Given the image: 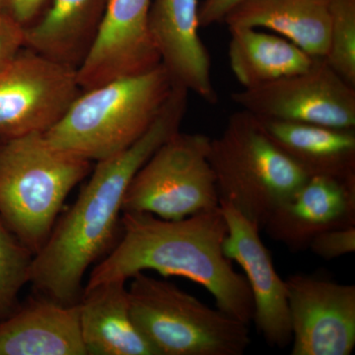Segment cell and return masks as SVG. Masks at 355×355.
I'll return each instance as SVG.
<instances>
[{"label":"cell","instance_id":"6da1fadb","mask_svg":"<svg viewBox=\"0 0 355 355\" xmlns=\"http://www.w3.org/2000/svg\"><path fill=\"white\" fill-rule=\"evenodd\" d=\"M189 92L174 86L150 128L125 150L98 161L76 202L58 219L46 244L32 261L31 282L40 295L60 304H78L89 266L107 256L121 233L128 184L153 153L180 127Z\"/></svg>","mask_w":355,"mask_h":355},{"label":"cell","instance_id":"7a4b0ae2","mask_svg":"<svg viewBox=\"0 0 355 355\" xmlns=\"http://www.w3.org/2000/svg\"><path fill=\"white\" fill-rule=\"evenodd\" d=\"M228 229L220 205L180 220L123 212L121 235L93 268L86 287L154 270L181 277L211 294L216 307L242 323L253 322L254 302L245 275L236 272L223 251Z\"/></svg>","mask_w":355,"mask_h":355},{"label":"cell","instance_id":"3957f363","mask_svg":"<svg viewBox=\"0 0 355 355\" xmlns=\"http://www.w3.org/2000/svg\"><path fill=\"white\" fill-rule=\"evenodd\" d=\"M174 86L160 64L144 73L83 91L44 137L53 146L89 161L111 157L146 132Z\"/></svg>","mask_w":355,"mask_h":355},{"label":"cell","instance_id":"277c9868","mask_svg":"<svg viewBox=\"0 0 355 355\" xmlns=\"http://www.w3.org/2000/svg\"><path fill=\"white\" fill-rule=\"evenodd\" d=\"M91 167L92 161L53 146L44 133L0 139V218L33 254Z\"/></svg>","mask_w":355,"mask_h":355},{"label":"cell","instance_id":"5b68a950","mask_svg":"<svg viewBox=\"0 0 355 355\" xmlns=\"http://www.w3.org/2000/svg\"><path fill=\"white\" fill-rule=\"evenodd\" d=\"M209 162L219 203L234 207L261 230L273 209L308 179L244 110L231 114L221 135L210 139Z\"/></svg>","mask_w":355,"mask_h":355},{"label":"cell","instance_id":"8992f818","mask_svg":"<svg viewBox=\"0 0 355 355\" xmlns=\"http://www.w3.org/2000/svg\"><path fill=\"white\" fill-rule=\"evenodd\" d=\"M130 279L133 323L158 355H242L249 347V324L209 308L168 280L144 272Z\"/></svg>","mask_w":355,"mask_h":355},{"label":"cell","instance_id":"52a82bcc","mask_svg":"<svg viewBox=\"0 0 355 355\" xmlns=\"http://www.w3.org/2000/svg\"><path fill=\"white\" fill-rule=\"evenodd\" d=\"M210 139L202 133L178 132L166 140L128 184L123 212L180 220L218 207Z\"/></svg>","mask_w":355,"mask_h":355},{"label":"cell","instance_id":"ba28073f","mask_svg":"<svg viewBox=\"0 0 355 355\" xmlns=\"http://www.w3.org/2000/svg\"><path fill=\"white\" fill-rule=\"evenodd\" d=\"M231 100L266 120L355 128V87L324 58H314L305 71L232 93Z\"/></svg>","mask_w":355,"mask_h":355},{"label":"cell","instance_id":"9c48e42d","mask_svg":"<svg viewBox=\"0 0 355 355\" xmlns=\"http://www.w3.org/2000/svg\"><path fill=\"white\" fill-rule=\"evenodd\" d=\"M81 92L77 67L22 49L0 72V139L46 132Z\"/></svg>","mask_w":355,"mask_h":355},{"label":"cell","instance_id":"30bf717a","mask_svg":"<svg viewBox=\"0 0 355 355\" xmlns=\"http://www.w3.org/2000/svg\"><path fill=\"white\" fill-rule=\"evenodd\" d=\"M291 355H349L355 347V286L324 277L286 280Z\"/></svg>","mask_w":355,"mask_h":355},{"label":"cell","instance_id":"8fae6325","mask_svg":"<svg viewBox=\"0 0 355 355\" xmlns=\"http://www.w3.org/2000/svg\"><path fill=\"white\" fill-rule=\"evenodd\" d=\"M153 0H108L94 39L77 67L81 91L161 64L149 32Z\"/></svg>","mask_w":355,"mask_h":355},{"label":"cell","instance_id":"7c38bea8","mask_svg":"<svg viewBox=\"0 0 355 355\" xmlns=\"http://www.w3.org/2000/svg\"><path fill=\"white\" fill-rule=\"evenodd\" d=\"M220 207L228 229L224 254L244 270L253 297V322L270 347L286 349L292 340L286 280L261 241L260 227L231 205Z\"/></svg>","mask_w":355,"mask_h":355},{"label":"cell","instance_id":"4fadbf2b","mask_svg":"<svg viewBox=\"0 0 355 355\" xmlns=\"http://www.w3.org/2000/svg\"><path fill=\"white\" fill-rule=\"evenodd\" d=\"M355 226V181L308 177L263 223L268 237L289 251H306L317 235Z\"/></svg>","mask_w":355,"mask_h":355},{"label":"cell","instance_id":"5bb4252c","mask_svg":"<svg viewBox=\"0 0 355 355\" xmlns=\"http://www.w3.org/2000/svg\"><path fill=\"white\" fill-rule=\"evenodd\" d=\"M149 32L173 84L216 105L211 60L198 36V0H153Z\"/></svg>","mask_w":355,"mask_h":355},{"label":"cell","instance_id":"9a60e30c","mask_svg":"<svg viewBox=\"0 0 355 355\" xmlns=\"http://www.w3.org/2000/svg\"><path fill=\"white\" fill-rule=\"evenodd\" d=\"M79 305L37 294L0 321V355H86Z\"/></svg>","mask_w":355,"mask_h":355},{"label":"cell","instance_id":"2e32d148","mask_svg":"<svg viewBox=\"0 0 355 355\" xmlns=\"http://www.w3.org/2000/svg\"><path fill=\"white\" fill-rule=\"evenodd\" d=\"M127 282L85 287L79 300L81 335L90 355H158L132 319Z\"/></svg>","mask_w":355,"mask_h":355},{"label":"cell","instance_id":"e0dca14e","mask_svg":"<svg viewBox=\"0 0 355 355\" xmlns=\"http://www.w3.org/2000/svg\"><path fill=\"white\" fill-rule=\"evenodd\" d=\"M258 120L273 144L308 177L355 181V128Z\"/></svg>","mask_w":355,"mask_h":355},{"label":"cell","instance_id":"ac0fdd59","mask_svg":"<svg viewBox=\"0 0 355 355\" xmlns=\"http://www.w3.org/2000/svg\"><path fill=\"white\" fill-rule=\"evenodd\" d=\"M223 23L228 28H266L311 57L326 58L330 46V0H243Z\"/></svg>","mask_w":355,"mask_h":355},{"label":"cell","instance_id":"d6986e66","mask_svg":"<svg viewBox=\"0 0 355 355\" xmlns=\"http://www.w3.org/2000/svg\"><path fill=\"white\" fill-rule=\"evenodd\" d=\"M229 64L243 89L305 71L314 62V57L279 35L248 27L229 28Z\"/></svg>","mask_w":355,"mask_h":355},{"label":"cell","instance_id":"ffe728a7","mask_svg":"<svg viewBox=\"0 0 355 355\" xmlns=\"http://www.w3.org/2000/svg\"><path fill=\"white\" fill-rule=\"evenodd\" d=\"M95 0H51L39 22L24 27L25 46L40 55L76 67L77 55L92 31Z\"/></svg>","mask_w":355,"mask_h":355},{"label":"cell","instance_id":"44dd1931","mask_svg":"<svg viewBox=\"0 0 355 355\" xmlns=\"http://www.w3.org/2000/svg\"><path fill=\"white\" fill-rule=\"evenodd\" d=\"M34 254L0 218V321L17 309L19 294L31 277Z\"/></svg>","mask_w":355,"mask_h":355},{"label":"cell","instance_id":"7402d4cb","mask_svg":"<svg viewBox=\"0 0 355 355\" xmlns=\"http://www.w3.org/2000/svg\"><path fill=\"white\" fill-rule=\"evenodd\" d=\"M324 58L355 87V0H330V46Z\"/></svg>","mask_w":355,"mask_h":355},{"label":"cell","instance_id":"603a6c76","mask_svg":"<svg viewBox=\"0 0 355 355\" xmlns=\"http://www.w3.org/2000/svg\"><path fill=\"white\" fill-rule=\"evenodd\" d=\"M308 249L323 260L331 261L355 252V226L331 229L317 235Z\"/></svg>","mask_w":355,"mask_h":355},{"label":"cell","instance_id":"cb8c5ba5","mask_svg":"<svg viewBox=\"0 0 355 355\" xmlns=\"http://www.w3.org/2000/svg\"><path fill=\"white\" fill-rule=\"evenodd\" d=\"M24 46V26L10 14H4L0 18V72L13 62Z\"/></svg>","mask_w":355,"mask_h":355},{"label":"cell","instance_id":"d4e9b609","mask_svg":"<svg viewBox=\"0 0 355 355\" xmlns=\"http://www.w3.org/2000/svg\"><path fill=\"white\" fill-rule=\"evenodd\" d=\"M243 0H203L198 6V24L207 28L214 24L223 23L226 15Z\"/></svg>","mask_w":355,"mask_h":355},{"label":"cell","instance_id":"484cf974","mask_svg":"<svg viewBox=\"0 0 355 355\" xmlns=\"http://www.w3.org/2000/svg\"><path fill=\"white\" fill-rule=\"evenodd\" d=\"M7 12L20 23L27 26L39 13L46 0H6Z\"/></svg>","mask_w":355,"mask_h":355},{"label":"cell","instance_id":"4316f807","mask_svg":"<svg viewBox=\"0 0 355 355\" xmlns=\"http://www.w3.org/2000/svg\"><path fill=\"white\" fill-rule=\"evenodd\" d=\"M7 12L6 1V0H0V18Z\"/></svg>","mask_w":355,"mask_h":355}]
</instances>
